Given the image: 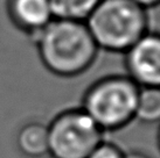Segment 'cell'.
<instances>
[{
	"label": "cell",
	"instance_id": "1",
	"mask_svg": "<svg viewBox=\"0 0 160 158\" xmlns=\"http://www.w3.org/2000/svg\"><path fill=\"white\" fill-rule=\"evenodd\" d=\"M32 41L43 66L62 78L87 72L99 51L85 22L80 21L54 19Z\"/></svg>",
	"mask_w": 160,
	"mask_h": 158
},
{
	"label": "cell",
	"instance_id": "2",
	"mask_svg": "<svg viewBox=\"0 0 160 158\" xmlns=\"http://www.w3.org/2000/svg\"><path fill=\"white\" fill-rule=\"evenodd\" d=\"M85 25L99 50L124 53L150 29L148 11L132 0H101Z\"/></svg>",
	"mask_w": 160,
	"mask_h": 158
},
{
	"label": "cell",
	"instance_id": "3",
	"mask_svg": "<svg viewBox=\"0 0 160 158\" xmlns=\"http://www.w3.org/2000/svg\"><path fill=\"white\" fill-rule=\"evenodd\" d=\"M139 90L128 76H107L85 91L82 108L103 132L119 130L134 118Z\"/></svg>",
	"mask_w": 160,
	"mask_h": 158
},
{
	"label": "cell",
	"instance_id": "4",
	"mask_svg": "<svg viewBox=\"0 0 160 158\" xmlns=\"http://www.w3.org/2000/svg\"><path fill=\"white\" fill-rule=\"evenodd\" d=\"M52 158H87L103 141V132L83 108L58 113L47 124Z\"/></svg>",
	"mask_w": 160,
	"mask_h": 158
},
{
	"label": "cell",
	"instance_id": "5",
	"mask_svg": "<svg viewBox=\"0 0 160 158\" xmlns=\"http://www.w3.org/2000/svg\"><path fill=\"white\" fill-rule=\"evenodd\" d=\"M128 77L139 87H159L160 39L150 30L124 53Z\"/></svg>",
	"mask_w": 160,
	"mask_h": 158
},
{
	"label": "cell",
	"instance_id": "6",
	"mask_svg": "<svg viewBox=\"0 0 160 158\" xmlns=\"http://www.w3.org/2000/svg\"><path fill=\"white\" fill-rule=\"evenodd\" d=\"M6 13L12 25L31 40L54 20L50 0H6Z\"/></svg>",
	"mask_w": 160,
	"mask_h": 158
},
{
	"label": "cell",
	"instance_id": "7",
	"mask_svg": "<svg viewBox=\"0 0 160 158\" xmlns=\"http://www.w3.org/2000/svg\"><path fill=\"white\" fill-rule=\"evenodd\" d=\"M17 144L20 152L28 158H45L49 156L48 127L42 122H29L18 132Z\"/></svg>",
	"mask_w": 160,
	"mask_h": 158
},
{
	"label": "cell",
	"instance_id": "8",
	"mask_svg": "<svg viewBox=\"0 0 160 158\" xmlns=\"http://www.w3.org/2000/svg\"><path fill=\"white\" fill-rule=\"evenodd\" d=\"M101 0H50L54 19L85 22Z\"/></svg>",
	"mask_w": 160,
	"mask_h": 158
},
{
	"label": "cell",
	"instance_id": "9",
	"mask_svg": "<svg viewBox=\"0 0 160 158\" xmlns=\"http://www.w3.org/2000/svg\"><path fill=\"white\" fill-rule=\"evenodd\" d=\"M134 118L144 123H154L160 118L159 87H140Z\"/></svg>",
	"mask_w": 160,
	"mask_h": 158
},
{
	"label": "cell",
	"instance_id": "10",
	"mask_svg": "<svg viewBox=\"0 0 160 158\" xmlns=\"http://www.w3.org/2000/svg\"><path fill=\"white\" fill-rule=\"evenodd\" d=\"M87 158H125V152L118 145L102 141Z\"/></svg>",
	"mask_w": 160,
	"mask_h": 158
},
{
	"label": "cell",
	"instance_id": "11",
	"mask_svg": "<svg viewBox=\"0 0 160 158\" xmlns=\"http://www.w3.org/2000/svg\"><path fill=\"white\" fill-rule=\"evenodd\" d=\"M132 1L136 2L137 5H139L142 8H145L146 11H150V9L158 7L160 0H132Z\"/></svg>",
	"mask_w": 160,
	"mask_h": 158
},
{
	"label": "cell",
	"instance_id": "12",
	"mask_svg": "<svg viewBox=\"0 0 160 158\" xmlns=\"http://www.w3.org/2000/svg\"><path fill=\"white\" fill-rule=\"evenodd\" d=\"M125 158H152V157L146 154H144V152L133 151V152H130V154H125Z\"/></svg>",
	"mask_w": 160,
	"mask_h": 158
}]
</instances>
